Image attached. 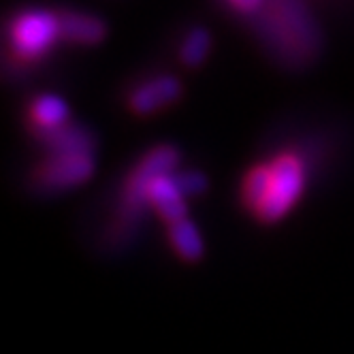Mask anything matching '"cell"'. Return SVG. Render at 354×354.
Wrapping results in <instances>:
<instances>
[{"mask_svg": "<svg viewBox=\"0 0 354 354\" xmlns=\"http://www.w3.org/2000/svg\"><path fill=\"white\" fill-rule=\"evenodd\" d=\"M177 162H180V151L173 145H158L149 149L147 154L137 162V167L129 173L122 188V205L115 222V237L122 239L129 235L135 224H139L147 203V188L149 184L162 175H173Z\"/></svg>", "mask_w": 354, "mask_h": 354, "instance_id": "cell-1", "label": "cell"}, {"mask_svg": "<svg viewBox=\"0 0 354 354\" xmlns=\"http://www.w3.org/2000/svg\"><path fill=\"white\" fill-rule=\"evenodd\" d=\"M239 11H257L261 7V0H231Z\"/></svg>", "mask_w": 354, "mask_h": 354, "instance_id": "cell-15", "label": "cell"}, {"mask_svg": "<svg viewBox=\"0 0 354 354\" xmlns=\"http://www.w3.org/2000/svg\"><path fill=\"white\" fill-rule=\"evenodd\" d=\"M209 45H212V37L205 28H192L182 47H180V58L186 66H198L203 64L207 54H209Z\"/></svg>", "mask_w": 354, "mask_h": 354, "instance_id": "cell-13", "label": "cell"}, {"mask_svg": "<svg viewBox=\"0 0 354 354\" xmlns=\"http://www.w3.org/2000/svg\"><path fill=\"white\" fill-rule=\"evenodd\" d=\"M175 182H177V186H180V190H182L184 196L201 194V192H205V188H207L205 175H203V173H196V171L175 175Z\"/></svg>", "mask_w": 354, "mask_h": 354, "instance_id": "cell-14", "label": "cell"}, {"mask_svg": "<svg viewBox=\"0 0 354 354\" xmlns=\"http://www.w3.org/2000/svg\"><path fill=\"white\" fill-rule=\"evenodd\" d=\"M269 184H271V169H269V165H259L254 169H250L248 175L243 177L241 203L245 205V209H250L254 216L261 209V205L265 203L267 192H269Z\"/></svg>", "mask_w": 354, "mask_h": 354, "instance_id": "cell-12", "label": "cell"}, {"mask_svg": "<svg viewBox=\"0 0 354 354\" xmlns=\"http://www.w3.org/2000/svg\"><path fill=\"white\" fill-rule=\"evenodd\" d=\"M41 143L49 149V156H75V154H90L94 139L92 135L77 124H64L56 131L37 135Z\"/></svg>", "mask_w": 354, "mask_h": 354, "instance_id": "cell-8", "label": "cell"}, {"mask_svg": "<svg viewBox=\"0 0 354 354\" xmlns=\"http://www.w3.org/2000/svg\"><path fill=\"white\" fill-rule=\"evenodd\" d=\"M60 19V37L68 39L73 43L82 45H96L105 39L107 28L103 19L86 13H62L58 15Z\"/></svg>", "mask_w": 354, "mask_h": 354, "instance_id": "cell-9", "label": "cell"}, {"mask_svg": "<svg viewBox=\"0 0 354 354\" xmlns=\"http://www.w3.org/2000/svg\"><path fill=\"white\" fill-rule=\"evenodd\" d=\"M277 21H280V47L284 52L295 54V58H306L312 54L318 41L310 17L299 3H277Z\"/></svg>", "mask_w": 354, "mask_h": 354, "instance_id": "cell-5", "label": "cell"}, {"mask_svg": "<svg viewBox=\"0 0 354 354\" xmlns=\"http://www.w3.org/2000/svg\"><path fill=\"white\" fill-rule=\"evenodd\" d=\"M269 169H271L269 192L265 203L257 212V218L261 222L282 220L299 201L303 188H306V165L292 151H284V154L275 156L269 162Z\"/></svg>", "mask_w": 354, "mask_h": 354, "instance_id": "cell-2", "label": "cell"}, {"mask_svg": "<svg viewBox=\"0 0 354 354\" xmlns=\"http://www.w3.org/2000/svg\"><path fill=\"white\" fill-rule=\"evenodd\" d=\"M169 241L184 261H198L203 257V239H201L194 222H190L188 218L169 226Z\"/></svg>", "mask_w": 354, "mask_h": 354, "instance_id": "cell-11", "label": "cell"}, {"mask_svg": "<svg viewBox=\"0 0 354 354\" xmlns=\"http://www.w3.org/2000/svg\"><path fill=\"white\" fill-rule=\"evenodd\" d=\"M182 96V84L171 75H162V77L149 80L143 86H139L131 98L129 105L139 115H149L154 111H160L167 105H173L177 98Z\"/></svg>", "mask_w": 354, "mask_h": 354, "instance_id": "cell-6", "label": "cell"}, {"mask_svg": "<svg viewBox=\"0 0 354 354\" xmlns=\"http://www.w3.org/2000/svg\"><path fill=\"white\" fill-rule=\"evenodd\" d=\"M60 37V19L49 11H26L11 26L9 39L19 58H39Z\"/></svg>", "mask_w": 354, "mask_h": 354, "instance_id": "cell-3", "label": "cell"}, {"mask_svg": "<svg viewBox=\"0 0 354 354\" xmlns=\"http://www.w3.org/2000/svg\"><path fill=\"white\" fill-rule=\"evenodd\" d=\"M94 171L92 154H75V156H49L35 171V184L41 190H66L80 186Z\"/></svg>", "mask_w": 354, "mask_h": 354, "instance_id": "cell-4", "label": "cell"}, {"mask_svg": "<svg viewBox=\"0 0 354 354\" xmlns=\"http://www.w3.org/2000/svg\"><path fill=\"white\" fill-rule=\"evenodd\" d=\"M30 120L35 124V133H49L56 131L66 124L68 120V107L60 96L43 94L39 96L30 107Z\"/></svg>", "mask_w": 354, "mask_h": 354, "instance_id": "cell-10", "label": "cell"}, {"mask_svg": "<svg viewBox=\"0 0 354 354\" xmlns=\"http://www.w3.org/2000/svg\"><path fill=\"white\" fill-rule=\"evenodd\" d=\"M147 203L167 222V226L186 220V196L175 182V175H162L147 188Z\"/></svg>", "mask_w": 354, "mask_h": 354, "instance_id": "cell-7", "label": "cell"}]
</instances>
